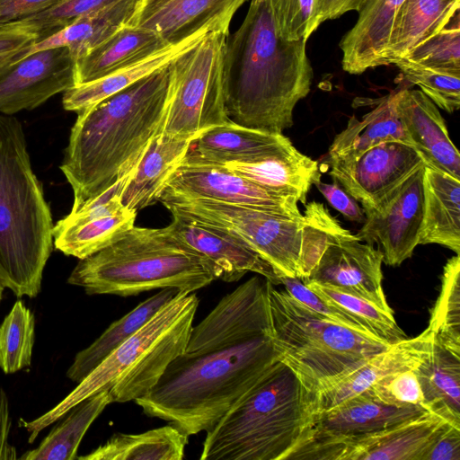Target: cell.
Segmentation results:
<instances>
[{"mask_svg":"<svg viewBox=\"0 0 460 460\" xmlns=\"http://www.w3.org/2000/svg\"><path fill=\"white\" fill-rule=\"evenodd\" d=\"M117 1L119 0H59L40 13L4 24L33 32L38 36L39 41L74 20L103 9Z\"/></svg>","mask_w":460,"mask_h":460,"instance_id":"cell-42","label":"cell"},{"mask_svg":"<svg viewBox=\"0 0 460 460\" xmlns=\"http://www.w3.org/2000/svg\"><path fill=\"white\" fill-rule=\"evenodd\" d=\"M53 226L22 125L0 113V281L17 297L39 295Z\"/></svg>","mask_w":460,"mask_h":460,"instance_id":"cell-4","label":"cell"},{"mask_svg":"<svg viewBox=\"0 0 460 460\" xmlns=\"http://www.w3.org/2000/svg\"><path fill=\"white\" fill-rule=\"evenodd\" d=\"M4 286L2 285L1 281H0V303L2 301V298H3V292H4Z\"/></svg>","mask_w":460,"mask_h":460,"instance_id":"cell-52","label":"cell"},{"mask_svg":"<svg viewBox=\"0 0 460 460\" xmlns=\"http://www.w3.org/2000/svg\"><path fill=\"white\" fill-rule=\"evenodd\" d=\"M399 119L411 146L428 167L460 180V155L436 104L420 90H399Z\"/></svg>","mask_w":460,"mask_h":460,"instance_id":"cell-20","label":"cell"},{"mask_svg":"<svg viewBox=\"0 0 460 460\" xmlns=\"http://www.w3.org/2000/svg\"><path fill=\"white\" fill-rule=\"evenodd\" d=\"M428 328L433 340L460 356V257H451L443 269L441 289L430 311Z\"/></svg>","mask_w":460,"mask_h":460,"instance_id":"cell-37","label":"cell"},{"mask_svg":"<svg viewBox=\"0 0 460 460\" xmlns=\"http://www.w3.org/2000/svg\"><path fill=\"white\" fill-rule=\"evenodd\" d=\"M138 0H119L99 11L83 15L59 31L22 49L10 63L34 52L66 47L75 61L83 58L123 27Z\"/></svg>","mask_w":460,"mask_h":460,"instance_id":"cell-26","label":"cell"},{"mask_svg":"<svg viewBox=\"0 0 460 460\" xmlns=\"http://www.w3.org/2000/svg\"><path fill=\"white\" fill-rule=\"evenodd\" d=\"M279 284L284 286L285 290L292 297L308 308L312 309L315 313L336 323L376 338L358 317L340 306L324 301L309 288H307L300 279L280 276L279 277Z\"/></svg>","mask_w":460,"mask_h":460,"instance_id":"cell-44","label":"cell"},{"mask_svg":"<svg viewBox=\"0 0 460 460\" xmlns=\"http://www.w3.org/2000/svg\"><path fill=\"white\" fill-rule=\"evenodd\" d=\"M137 211L120 210L78 224L58 222L52 230L56 249L67 256L84 259L119 239L134 226Z\"/></svg>","mask_w":460,"mask_h":460,"instance_id":"cell-36","label":"cell"},{"mask_svg":"<svg viewBox=\"0 0 460 460\" xmlns=\"http://www.w3.org/2000/svg\"><path fill=\"white\" fill-rule=\"evenodd\" d=\"M423 407L460 428V356L433 340L429 357L416 368Z\"/></svg>","mask_w":460,"mask_h":460,"instance_id":"cell-32","label":"cell"},{"mask_svg":"<svg viewBox=\"0 0 460 460\" xmlns=\"http://www.w3.org/2000/svg\"><path fill=\"white\" fill-rule=\"evenodd\" d=\"M329 164L330 175L360 201L362 208L376 204L424 165L417 150L402 141L384 142L356 156Z\"/></svg>","mask_w":460,"mask_h":460,"instance_id":"cell-15","label":"cell"},{"mask_svg":"<svg viewBox=\"0 0 460 460\" xmlns=\"http://www.w3.org/2000/svg\"><path fill=\"white\" fill-rule=\"evenodd\" d=\"M112 402L109 390L96 393L72 407L40 445L20 456L23 460H74L79 445L97 417Z\"/></svg>","mask_w":460,"mask_h":460,"instance_id":"cell-35","label":"cell"},{"mask_svg":"<svg viewBox=\"0 0 460 460\" xmlns=\"http://www.w3.org/2000/svg\"><path fill=\"white\" fill-rule=\"evenodd\" d=\"M171 213L220 229L246 244L271 265L278 277L304 278V256L314 230L311 205L303 217L291 218L262 210L205 199L165 198Z\"/></svg>","mask_w":460,"mask_h":460,"instance_id":"cell-9","label":"cell"},{"mask_svg":"<svg viewBox=\"0 0 460 460\" xmlns=\"http://www.w3.org/2000/svg\"><path fill=\"white\" fill-rule=\"evenodd\" d=\"M269 299L275 349L306 398L326 380L390 346L322 316L272 283Z\"/></svg>","mask_w":460,"mask_h":460,"instance_id":"cell-8","label":"cell"},{"mask_svg":"<svg viewBox=\"0 0 460 460\" xmlns=\"http://www.w3.org/2000/svg\"><path fill=\"white\" fill-rule=\"evenodd\" d=\"M448 424L427 411L347 446L339 460H423Z\"/></svg>","mask_w":460,"mask_h":460,"instance_id":"cell-21","label":"cell"},{"mask_svg":"<svg viewBox=\"0 0 460 460\" xmlns=\"http://www.w3.org/2000/svg\"><path fill=\"white\" fill-rule=\"evenodd\" d=\"M460 0H404L399 8L384 55V66L402 59L416 45L453 18Z\"/></svg>","mask_w":460,"mask_h":460,"instance_id":"cell-29","label":"cell"},{"mask_svg":"<svg viewBox=\"0 0 460 460\" xmlns=\"http://www.w3.org/2000/svg\"><path fill=\"white\" fill-rule=\"evenodd\" d=\"M399 60L423 67L460 71L459 11L445 27L416 45Z\"/></svg>","mask_w":460,"mask_h":460,"instance_id":"cell-40","label":"cell"},{"mask_svg":"<svg viewBox=\"0 0 460 460\" xmlns=\"http://www.w3.org/2000/svg\"><path fill=\"white\" fill-rule=\"evenodd\" d=\"M247 0H138L126 26L150 31L169 45L199 33L229 34Z\"/></svg>","mask_w":460,"mask_h":460,"instance_id":"cell-17","label":"cell"},{"mask_svg":"<svg viewBox=\"0 0 460 460\" xmlns=\"http://www.w3.org/2000/svg\"><path fill=\"white\" fill-rule=\"evenodd\" d=\"M165 198L212 199L291 218L303 217L296 198L266 190L223 165L188 154L168 178L158 201Z\"/></svg>","mask_w":460,"mask_h":460,"instance_id":"cell-12","label":"cell"},{"mask_svg":"<svg viewBox=\"0 0 460 460\" xmlns=\"http://www.w3.org/2000/svg\"><path fill=\"white\" fill-rule=\"evenodd\" d=\"M367 390L385 404L395 407H423L424 398L416 368L392 373L376 382Z\"/></svg>","mask_w":460,"mask_h":460,"instance_id":"cell-45","label":"cell"},{"mask_svg":"<svg viewBox=\"0 0 460 460\" xmlns=\"http://www.w3.org/2000/svg\"><path fill=\"white\" fill-rule=\"evenodd\" d=\"M168 46L170 45L150 31L124 25L75 61V85L104 77Z\"/></svg>","mask_w":460,"mask_h":460,"instance_id":"cell-27","label":"cell"},{"mask_svg":"<svg viewBox=\"0 0 460 460\" xmlns=\"http://www.w3.org/2000/svg\"><path fill=\"white\" fill-rule=\"evenodd\" d=\"M257 185L282 195L292 196L305 204L306 196L321 179L317 161L289 148L247 163L220 164Z\"/></svg>","mask_w":460,"mask_h":460,"instance_id":"cell-24","label":"cell"},{"mask_svg":"<svg viewBox=\"0 0 460 460\" xmlns=\"http://www.w3.org/2000/svg\"><path fill=\"white\" fill-rule=\"evenodd\" d=\"M11 417L7 395L0 385V460L18 458L15 447L9 442Z\"/></svg>","mask_w":460,"mask_h":460,"instance_id":"cell-51","label":"cell"},{"mask_svg":"<svg viewBox=\"0 0 460 460\" xmlns=\"http://www.w3.org/2000/svg\"><path fill=\"white\" fill-rule=\"evenodd\" d=\"M34 340V315L18 300L0 325V368L13 374L30 367Z\"/></svg>","mask_w":460,"mask_h":460,"instance_id":"cell-38","label":"cell"},{"mask_svg":"<svg viewBox=\"0 0 460 460\" xmlns=\"http://www.w3.org/2000/svg\"><path fill=\"white\" fill-rule=\"evenodd\" d=\"M398 95L396 91L382 98L360 120L352 116L330 146L329 161L350 158L388 141H402L411 146L397 113Z\"/></svg>","mask_w":460,"mask_h":460,"instance_id":"cell-30","label":"cell"},{"mask_svg":"<svg viewBox=\"0 0 460 460\" xmlns=\"http://www.w3.org/2000/svg\"><path fill=\"white\" fill-rule=\"evenodd\" d=\"M270 282L254 276L193 326L186 349L135 402L186 435L208 431L279 360L271 337Z\"/></svg>","mask_w":460,"mask_h":460,"instance_id":"cell-1","label":"cell"},{"mask_svg":"<svg viewBox=\"0 0 460 460\" xmlns=\"http://www.w3.org/2000/svg\"><path fill=\"white\" fill-rule=\"evenodd\" d=\"M197 137H181L164 132L155 136L124 189L121 197L123 207L137 212L158 201L168 178Z\"/></svg>","mask_w":460,"mask_h":460,"instance_id":"cell-25","label":"cell"},{"mask_svg":"<svg viewBox=\"0 0 460 460\" xmlns=\"http://www.w3.org/2000/svg\"><path fill=\"white\" fill-rule=\"evenodd\" d=\"M383 262L381 249L362 243L333 218L314 266L301 280L336 288L394 314L383 290Z\"/></svg>","mask_w":460,"mask_h":460,"instance_id":"cell-13","label":"cell"},{"mask_svg":"<svg viewBox=\"0 0 460 460\" xmlns=\"http://www.w3.org/2000/svg\"><path fill=\"white\" fill-rule=\"evenodd\" d=\"M75 61L66 47L34 52L0 68V113L31 111L75 85Z\"/></svg>","mask_w":460,"mask_h":460,"instance_id":"cell-16","label":"cell"},{"mask_svg":"<svg viewBox=\"0 0 460 460\" xmlns=\"http://www.w3.org/2000/svg\"><path fill=\"white\" fill-rule=\"evenodd\" d=\"M432 342L433 333L427 327L418 336L394 343L326 380L307 398L308 417L367 391L392 373L417 368L429 357Z\"/></svg>","mask_w":460,"mask_h":460,"instance_id":"cell-18","label":"cell"},{"mask_svg":"<svg viewBox=\"0 0 460 460\" xmlns=\"http://www.w3.org/2000/svg\"><path fill=\"white\" fill-rule=\"evenodd\" d=\"M407 81L417 84L436 106L452 113L460 108V71L429 68L407 64L402 60L393 63Z\"/></svg>","mask_w":460,"mask_h":460,"instance_id":"cell-41","label":"cell"},{"mask_svg":"<svg viewBox=\"0 0 460 460\" xmlns=\"http://www.w3.org/2000/svg\"><path fill=\"white\" fill-rule=\"evenodd\" d=\"M424 165L371 207L362 208L365 221L357 237L377 244L384 262L399 266L419 244L424 217Z\"/></svg>","mask_w":460,"mask_h":460,"instance_id":"cell-14","label":"cell"},{"mask_svg":"<svg viewBox=\"0 0 460 460\" xmlns=\"http://www.w3.org/2000/svg\"><path fill=\"white\" fill-rule=\"evenodd\" d=\"M306 393L277 361L208 429L201 460H286L307 422Z\"/></svg>","mask_w":460,"mask_h":460,"instance_id":"cell-7","label":"cell"},{"mask_svg":"<svg viewBox=\"0 0 460 460\" xmlns=\"http://www.w3.org/2000/svg\"><path fill=\"white\" fill-rule=\"evenodd\" d=\"M198 306L193 292L179 291L54 408L33 420H20L29 443L75 404L102 390H109L112 402H135L146 394L184 352Z\"/></svg>","mask_w":460,"mask_h":460,"instance_id":"cell-5","label":"cell"},{"mask_svg":"<svg viewBox=\"0 0 460 460\" xmlns=\"http://www.w3.org/2000/svg\"><path fill=\"white\" fill-rule=\"evenodd\" d=\"M59 0H0V25L40 13Z\"/></svg>","mask_w":460,"mask_h":460,"instance_id":"cell-48","label":"cell"},{"mask_svg":"<svg viewBox=\"0 0 460 460\" xmlns=\"http://www.w3.org/2000/svg\"><path fill=\"white\" fill-rule=\"evenodd\" d=\"M38 41V36L22 29L0 25V68L8 65L24 48Z\"/></svg>","mask_w":460,"mask_h":460,"instance_id":"cell-47","label":"cell"},{"mask_svg":"<svg viewBox=\"0 0 460 460\" xmlns=\"http://www.w3.org/2000/svg\"><path fill=\"white\" fill-rule=\"evenodd\" d=\"M215 279L212 263L165 227L134 226L113 243L79 260L67 283L87 295L130 296L166 288L194 292Z\"/></svg>","mask_w":460,"mask_h":460,"instance_id":"cell-6","label":"cell"},{"mask_svg":"<svg viewBox=\"0 0 460 460\" xmlns=\"http://www.w3.org/2000/svg\"><path fill=\"white\" fill-rule=\"evenodd\" d=\"M424 217L419 244L460 252V180L424 166Z\"/></svg>","mask_w":460,"mask_h":460,"instance_id":"cell-28","label":"cell"},{"mask_svg":"<svg viewBox=\"0 0 460 460\" xmlns=\"http://www.w3.org/2000/svg\"><path fill=\"white\" fill-rule=\"evenodd\" d=\"M172 221L165 228L168 233L205 256L214 266L217 279L226 282L241 279L247 272H255L274 286L279 279L270 263L257 252L229 234L172 213Z\"/></svg>","mask_w":460,"mask_h":460,"instance_id":"cell-19","label":"cell"},{"mask_svg":"<svg viewBox=\"0 0 460 460\" xmlns=\"http://www.w3.org/2000/svg\"><path fill=\"white\" fill-rule=\"evenodd\" d=\"M207 34H196L104 77L75 85L64 92L62 98L64 109L77 113L119 93L141 78L165 67L176 57L195 45Z\"/></svg>","mask_w":460,"mask_h":460,"instance_id":"cell-31","label":"cell"},{"mask_svg":"<svg viewBox=\"0 0 460 460\" xmlns=\"http://www.w3.org/2000/svg\"><path fill=\"white\" fill-rule=\"evenodd\" d=\"M404 0H364L358 18L340 41L344 71L359 75L384 66L394 17Z\"/></svg>","mask_w":460,"mask_h":460,"instance_id":"cell-22","label":"cell"},{"mask_svg":"<svg viewBox=\"0 0 460 460\" xmlns=\"http://www.w3.org/2000/svg\"><path fill=\"white\" fill-rule=\"evenodd\" d=\"M292 146L283 134L246 128L229 120L203 131L187 154L201 161L224 164L251 162Z\"/></svg>","mask_w":460,"mask_h":460,"instance_id":"cell-23","label":"cell"},{"mask_svg":"<svg viewBox=\"0 0 460 460\" xmlns=\"http://www.w3.org/2000/svg\"><path fill=\"white\" fill-rule=\"evenodd\" d=\"M227 36L209 32L168 65L170 102L164 133L197 137L229 121L224 83Z\"/></svg>","mask_w":460,"mask_h":460,"instance_id":"cell-10","label":"cell"},{"mask_svg":"<svg viewBox=\"0 0 460 460\" xmlns=\"http://www.w3.org/2000/svg\"><path fill=\"white\" fill-rule=\"evenodd\" d=\"M276 32L286 40H307L316 0H269Z\"/></svg>","mask_w":460,"mask_h":460,"instance_id":"cell-43","label":"cell"},{"mask_svg":"<svg viewBox=\"0 0 460 460\" xmlns=\"http://www.w3.org/2000/svg\"><path fill=\"white\" fill-rule=\"evenodd\" d=\"M170 102L168 66L77 112L60 169L72 187L70 212L133 168L163 132Z\"/></svg>","mask_w":460,"mask_h":460,"instance_id":"cell-2","label":"cell"},{"mask_svg":"<svg viewBox=\"0 0 460 460\" xmlns=\"http://www.w3.org/2000/svg\"><path fill=\"white\" fill-rule=\"evenodd\" d=\"M423 460H460V428L448 424Z\"/></svg>","mask_w":460,"mask_h":460,"instance_id":"cell-49","label":"cell"},{"mask_svg":"<svg viewBox=\"0 0 460 460\" xmlns=\"http://www.w3.org/2000/svg\"><path fill=\"white\" fill-rule=\"evenodd\" d=\"M179 291L174 288H163L111 323L91 345L77 352L66 372V376L73 382H81L114 349L149 321Z\"/></svg>","mask_w":460,"mask_h":460,"instance_id":"cell-33","label":"cell"},{"mask_svg":"<svg viewBox=\"0 0 460 460\" xmlns=\"http://www.w3.org/2000/svg\"><path fill=\"white\" fill-rule=\"evenodd\" d=\"M304 284L324 301L354 314L374 336L384 342L391 345L406 339L405 333L397 325L394 314H388L364 298L331 286L317 282Z\"/></svg>","mask_w":460,"mask_h":460,"instance_id":"cell-39","label":"cell"},{"mask_svg":"<svg viewBox=\"0 0 460 460\" xmlns=\"http://www.w3.org/2000/svg\"><path fill=\"white\" fill-rule=\"evenodd\" d=\"M364 0H316L310 34L328 20L336 19L349 11L358 12Z\"/></svg>","mask_w":460,"mask_h":460,"instance_id":"cell-50","label":"cell"},{"mask_svg":"<svg viewBox=\"0 0 460 460\" xmlns=\"http://www.w3.org/2000/svg\"><path fill=\"white\" fill-rule=\"evenodd\" d=\"M189 436L168 424L142 433H115L80 460H181Z\"/></svg>","mask_w":460,"mask_h":460,"instance_id":"cell-34","label":"cell"},{"mask_svg":"<svg viewBox=\"0 0 460 460\" xmlns=\"http://www.w3.org/2000/svg\"><path fill=\"white\" fill-rule=\"evenodd\" d=\"M425 411L421 405L385 404L367 390L327 411L310 415L286 460H339L347 446Z\"/></svg>","mask_w":460,"mask_h":460,"instance_id":"cell-11","label":"cell"},{"mask_svg":"<svg viewBox=\"0 0 460 460\" xmlns=\"http://www.w3.org/2000/svg\"><path fill=\"white\" fill-rule=\"evenodd\" d=\"M306 40L276 32L269 0H252L224 50L226 108L229 120L282 134L293 125L296 103L310 92L313 68Z\"/></svg>","mask_w":460,"mask_h":460,"instance_id":"cell-3","label":"cell"},{"mask_svg":"<svg viewBox=\"0 0 460 460\" xmlns=\"http://www.w3.org/2000/svg\"><path fill=\"white\" fill-rule=\"evenodd\" d=\"M314 185L316 186L328 203L348 220L357 223L365 221L363 208L358 206L355 199L337 183H325L320 179Z\"/></svg>","mask_w":460,"mask_h":460,"instance_id":"cell-46","label":"cell"}]
</instances>
